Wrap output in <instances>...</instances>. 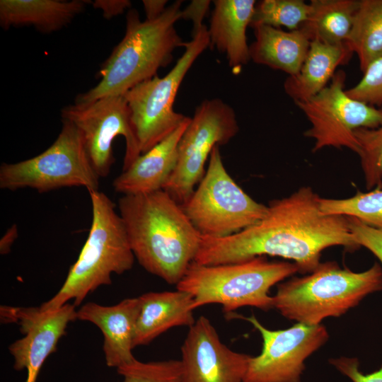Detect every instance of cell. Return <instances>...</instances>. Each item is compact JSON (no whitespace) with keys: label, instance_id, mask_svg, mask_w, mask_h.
Listing matches in <instances>:
<instances>
[{"label":"cell","instance_id":"obj_25","mask_svg":"<svg viewBox=\"0 0 382 382\" xmlns=\"http://www.w3.org/2000/svg\"><path fill=\"white\" fill-rule=\"evenodd\" d=\"M320 209L323 214L355 218L382 231V187H377L366 192L358 191L346 199L320 197Z\"/></svg>","mask_w":382,"mask_h":382},{"label":"cell","instance_id":"obj_17","mask_svg":"<svg viewBox=\"0 0 382 382\" xmlns=\"http://www.w3.org/2000/svg\"><path fill=\"white\" fill-rule=\"evenodd\" d=\"M190 119L188 117L169 136L141 154L115 178L114 190L124 195L162 190L176 167L179 141Z\"/></svg>","mask_w":382,"mask_h":382},{"label":"cell","instance_id":"obj_34","mask_svg":"<svg viewBox=\"0 0 382 382\" xmlns=\"http://www.w3.org/2000/svg\"><path fill=\"white\" fill-rule=\"evenodd\" d=\"M166 0H144L142 4L147 20L159 17L166 9Z\"/></svg>","mask_w":382,"mask_h":382},{"label":"cell","instance_id":"obj_33","mask_svg":"<svg viewBox=\"0 0 382 382\" xmlns=\"http://www.w3.org/2000/svg\"><path fill=\"white\" fill-rule=\"evenodd\" d=\"M92 4L95 8L101 11L105 18L110 19L122 14L131 7L132 3L129 0H96Z\"/></svg>","mask_w":382,"mask_h":382},{"label":"cell","instance_id":"obj_14","mask_svg":"<svg viewBox=\"0 0 382 382\" xmlns=\"http://www.w3.org/2000/svg\"><path fill=\"white\" fill-rule=\"evenodd\" d=\"M1 318L4 321L17 323L24 335L8 347L13 358V369L26 370L25 382H37L41 368L56 350L69 323L77 319V311L69 303L50 311L40 307L1 306Z\"/></svg>","mask_w":382,"mask_h":382},{"label":"cell","instance_id":"obj_16","mask_svg":"<svg viewBox=\"0 0 382 382\" xmlns=\"http://www.w3.org/2000/svg\"><path fill=\"white\" fill-rule=\"evenodd\" d=\"M139 311V297L125 299L112 306L88 302L77 311L78 320L90 322L101 330L108 366L117 369L136 359L132 350Z\"/></svg>","mask_w":382,"mask_h":382},{"label":"cell","instance_id":"obj_20","mask_svg":"<svg viewBox=\"0 0 382 382\" xmlns=\"http://www.w3.org/2000/svg\"><path fill=\"white\" fill-rule=\"evenodd\" d=\"M352 55L346 42L332 45L311 41L299 72L288 76L284 83L285 93L294 103L316 96L329 84L340 66L348 64Z\"/></svg>","mask_w":382,"mask_h":382},{"label":"cell","instance_id":"obj_18","mask_svg":"<svg viewBox=\"0 0 382 382\" xmlns=\"http://www.w3.org/2000/svg\"><path fill=\"white\" fill-rule=\"evenodd\" d=\"M208 29L210 47L224 53L238 74L250 60L246 30L256 6L255 0H215Z\"/></svg>","mask_w":382,"mask_h":382},{"label":"cell","instance_id":"obj_6","mask_svg":"<svg viewBox=\"0 0 382 382\" xmlns=\"http://www.w3.org/2000/svg\"><path fill=\"white\" fill-rule=\"evenodd\" d=\"M297 272L294 262H271L264 256L216 265L193 261L176 287L192 296L194 310L218 303L228 314L243 306L266 311L274 308L271 287Z\"/></svg>","mask_w":382,"mask_h":382},{"label":"cell","instance_id":"obj_2","mask_svg":"<svg viewBox=\"0 0 382 382\" xmlns=\"http://www.w3.org/2000/svg\"><path fill=\"white\" fill-rule=\"evenodd\" d=\"M118 209L135 259L148 272L177 284L194 261L202 238L182 206L162 189L124 195Z\"/></svg>","mask_w":382,"mask_h":382},{"label":"cell","instance_id":"obj_29","mask_svg":"<svg viewBox=\"0 0 382 382\" xmlns=\"http://www.w3.org/2000/svg\"><path fill=\"white\" fill-rule=\"evenodd\" d=\"M346 93L352 98L382 109V57L371 63L361 80Z\"/></svg>","mask_w":382,"mask_h":382},{"label":"cell","instance_id":"obj_28","mask_svg":"<svg viewBox=\"0 0 382 382\" xmlns=\"http://www.w3.org/2000/svg\"><path fill=\"white\" fill-rule=\"evenodd\" d=\"M124 378L123 382H181L180 360L133 362L117 369Z\"/></svg>","mask_w":382,"mask_h":382},{"label":"cell","instance_id":"obj_3","mask_svg":"<svg viewBox=\"0 0 382 382\" xmlns=\"http://www.w3.org/2000/svg\"><path fill=\"white\" fill-rule=\"evenodd\" d=\"M182 3L176 1L159 17L144 21L137 10L130 8L126 16L125 35L102 64L99 82L79 94L75 103L124 96L136 85L157 75L160 68L170 64L175 50L185 45L175 28L181 19Z\"/></svg>","mask_w":382,"mask_h":382},{"label":"cell","instance_id":"obj_7","mask_svg":"<svg viewBox=\"0 0 382 382\" xmlns=\"http://www.w3.org/2000/svg\"><path fill=\"white\" fill-rule=\"evenodd\" d=\"M209 47L208 29L204 25L192 33L183 54L166 75L144 81L123 96L141 154L169 136L188 117L174 110V101L189 69Z\"/></svg>","mask_w":382,"mask_h":382},{"label":"cell","instance_id":"obj_11","mask_svg":"<svg viewBox=\"0 0 382 382\" xmlns=\"http://www.w3.org/2000/svg\"><path fill=\"white\" fill-rule=\"evenodd\" d=\"M346 74L337 70L329 84L316 96L294 103L311 124L304 136L314 140L313 151L346 147L357 154L354 132L382 124V109L352 98L346 93Z\"/></svg>","mask_w":382,"mask_h":382},{"label":"cell","instance_id":"obj_21","mask_svg":"<svg viewBox=\"0 0 382 382\" xmlns=\"http://www.w3.org/2000/svg\"><path fill=\"white\" fill-rule=\"evenodd\" d=\"M255 40L249 45L250 60L257 64L296 75L308 53L311 40L299 28L284 31L269 25L252 27Z\"/></svg>","mask_w":382,"mask_h":382},{"label":"cell","instance_id":"obj_9","mask_svg":"<svg viewBox=\"0 0 382 382\" xmlns=\"http://www.w3.org/2000/svg\"><path fill=\"white\" fill-rule=\"evenodd\" d=\"M100 178L80 132L65 120H62L55 141L43 152L17 163H3L0 166V187L11 191L31 188L42 193L66 187L96 190Z\"/></svg>","mask_w":382,"mask_h":382},{"label":"cell","instance_id":"obj_13","mask_svg":"<svg viewBox=\"0 0 382 382\" xmlns=\"http://www.w3.org/2000/svg\"><path fill=\"white\" fill-rule=\"evenodd\" d=\"M260 333L262 348L251 357L243 382H300L305 361L329 339L322 324L297 323L283 330H269L253 314L239 316Z\"/></svg>","mask_w":382,"mask_h":382},{"label":"cell","instance_id":"obj_4","mask_svg":"<svg viewBox=\"0 0 382 382\" xmlns=\"http://www.w3.org/2000/svg\"><path fill=\"white\" fill-rule=\"evenodd\" d=\"M88 192L92 221L88 238L62 286L40 306L42 310L57 309L71 300L78 306L96 289L110 284L113 274H122L133 267L135 257L115 204L98 190Z\"/></svg>","mask_w":382,"mask_h":382},{"label":"cell","instance_id":"obj_27","mask_svg":"<svg viewBox=\"0 0 382 382\" xmlns=\"http://www.w3.org/2000/svg\"><path fill=\"white\" fill-rule=\"evenodd\" d=\"M354 135L366 188L382 187V124L374 129H357Z\"/></svg>","mask_w":382,"mask_h":382},{"label":"cell","instance_id":"obj_8","mask_svg":"<svg viewBox=\"0 0 382 382\" xmlns=\"http://www.w3.org/2000/svg\"><path fill=\"white\" fill-rule=\"evenodd\" d=\"M181 206L200 234L212 238L228 236L249 228L268 211L267 206L250 197L228 174L219 146L213 149L197 189Z\"/></svg>","mask_w":382,"mask_h":382},{"label":"cell","instance_id":"obj_32","mask_svg":"<svg viewBox=\"0 0 382 382\" xmlns=\"http://www.w3.org/2000/svg\"><path fill=\"white\" fill-rule=\"evenodd\" d=\"M210 1L193 0L182 10L181 19L190 20L193 23V33L199 30L204 24L203 19L210 6Z\"/></svg>","mask_w":382,"mask_h":382},{"label":"cell","instance_id":"obj_10","mask_svg":"<svg viewBox=\"0 0 382 382\" xmlns=\"http://www.w3.org/2000/svg\"><path fill=\"white\" fill-rule=\"evenodd\" d=\"M238 130L236 112L228 104L219 98L203 100L180 138L176 167L163 190L185 204L204 177L214 146L228 143Z\"/></svg>","mask_w":382,"mask_h":382},{"label":"cell","instance_id":"obj_1","mask_svg":"<svg viewBox=\"0 0 382 382\" xmlns=\"http://www.w3.org/2000/svg\"><path fill=\"white\" fill-rule=\"evenodd\" d=\"M320 197L309 186L269 203L266 216L255 225L222 237L202 236L194 261L204 265L240 262L265 255L294 261L301 273H311L320 263L321 253L332 246L354 251L348 218L325 215Z\"/></svg>","mask_w":382,"mask_h":382},{"label":"cell","instance_id":"obj_30","mask_svg":"<svg viewBox=\"0 0 382 382\" xmlns=\"http://www.w3.org/2000/svg\"><path fill=\"white\" fill-rule=\"evenodd\" d=\"M347 218L351 233L356 242L360 247L371 251L382 265V231L371 227L357 219Z\"/></svg>","mask_w":382,"mask_h":382},{"label":"cell","instance_id":"obj_26","mask_svg":"<svg viewBox=\"0 0 382 382\" xmlns=\"http://www.w3.org/2000/svg\"><path fill=\"white\" fill-rule=\"evenodd\" d=\"M310 12V3L303 0H263L256 4L250 26L265 25L298 30L307 21Z\"/></svg>","mask_w":382,"mask_h":382},{"label":"cell","instance_id":"obj_22","mask_svg":"<svg viewBox=\"0 0 382 382\" xmlns=\"http://www.w3.org/2000/svg\"><path fill=\"white\" fill-rule=\"evenodd\" d=\"M91 1L86 0H1L0 25L4 29L32 26L50 33L69 23Z\"/></svg>","mask_w":382,"mask_h":382},{"label":"cell","instance_id":"obj_19","mask_svg":"<svg viewBox=\"0 0 382 382\" xmlns=\"http://www.w3.org/2000/svg\"><path fill=\"white\" fill-rule=\"evenodd\" d=\"M140 311L133 340L134 347L146 345L177 326H192L193 297L184 291L148 292L139 296Z\"/></svg>","mask_w":382,"mask_h":382},{"label":"cell","instance_id":"obj_24","mask_svg":"<svg viewBox=\"0 0 382 382\" xmlns=\"http://www.w3.org/2000/svg\"><path fill=\"white\" fill-rule=\"evenodd\" d=\"M346 44L357 54L362 73L382 57V0H359Z\"/></svg>","mask_w":382,"mask_h":382},{"label":"cell","instance_id":"obj_31","mask_svg":"<svg viewBox=\"0 0 382 382\" xmlns=\"http://www.w3.org/2000/svg\"><path fill=\"white\" fill-rule=\"evenodd\" d=\"M330 363L352 382H382V368L371 374H364L359 369L357 358L341 357L330 359Z\"/></svg>","mask_w":382,"mask_h":382},{"label":"cell","instance_id":"obj_23","mask_svg":"<svg viewBox=\"0 0 382 382\" xmlns=\"http://www.w3.org/2000/svg\"><path fill=\"white\" fill-rule=\"evenodd\" d=\"M359 0H311V12L301 27L310 40L328 44L346 42Z\"/></svg>","mask_w":382,"mask_h":382},{"label":"cell","instance_id":"obj_35","mask_svg":"<svg viewBox=\"0 0 382 382\" xmlns=\"http://www.w3.org/2000/svg\"><path fill=\"white\" fill-rule=\"evenodd\" d=\"M18 237V228L13 224L2 236L0 241V253L6 255L10 252L11 247Z\"/></svg>","mask_w":382,"mask_h":382},{"label":"cell","instance_id":"obj_15","mask_svg":"<svg viewBox=\"0 0 382 382\" xmlns=\"http://www.w3.org/2000/svg\"><path fill=\"white\" fill-rule=\"evenodd\" d=\"M181 352V382H243L251 357L225 345L204 316L190 327Z\"/></svg>","mask_w":382,"mask_h":382},{"label":"cell","instance_id":"obj_5","mask_svg":"<svg viewBox=\"0 0 382 382\" xmlns=\"http://www.w3.org/2000/svg\"><path fill=\"white\" fill-rule=\"evenodd\" d=\"M382 290V267L355 272L333 261L320 263L309 274L281 283L273 296V307L297 323L319 325L340 317L366 296Z\"/></svg>","mask_w":382,"mask_h":382},{"label":"cell","instance_id":"obj_12","mask_svg":"<svg viewBox=\"0 0 382 382\" xmlns=\"http://www.w3.org/2000/svg\"><path fill=\"white\" fill-rule=\"evenodd\" d=\"M62 120L80 132L91 163L100 178L107 177L115 162L112 143L117 136L125 140L122 171L141 154L134 133L130 112L123 96H108L86 103H74L61 111Z\"/></svg>","mask_w":382,"mask_h":382}]
</instances>
